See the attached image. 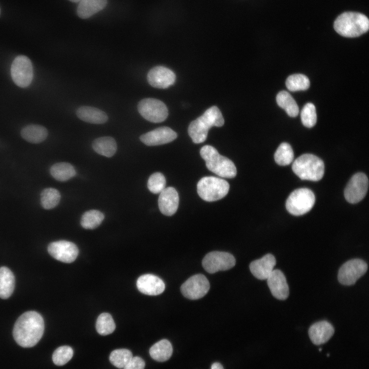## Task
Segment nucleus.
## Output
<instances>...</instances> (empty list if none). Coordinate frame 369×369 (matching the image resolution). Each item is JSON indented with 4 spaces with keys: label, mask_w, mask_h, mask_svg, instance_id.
<instances>
[{
    "label": "nucleus",
    "mask_w": 369,
    "mask_h": 369,
    "mask_svg": "<svg viewBox=\"0 0 369 369\" xmlns=\"http://www.w3.org/2000/svg\"><path fill=\"white\" fill-rule=\"evenodd\" d=\"M45 329L44 319L35 311H28L16 321L13 336L18 344L23 347L36 345L42 337Z\"/></svg>",
    "instance_id": "nucleus-1"
},
{
    "label": "nucleus",
    "mask_w": 369,
    "mask_h": 369,
    "mask_svg": "<svg viewBox=\"0 0 369 369\" xmlns=\"http://www.w3.org/2000/svg\"><path fill=\"white\" fill-rule=\"evenodd\" d=\"M224 123V118L220 110L216 106H212L190 123L188 133L194 143L200 144L206 140L211 127H221Z\"/></svg>",
    "instance_id": "nucleus-2"
},
{
    "label": "nucleus",
    "mask_w": 369,
    "mask_h": 369,
    "mask_svg": "<svg viewBox=\"0 0 369 369\" xmlns=\"http://www.w3.org/2000/svg\"><path fill=\"white\" fill-rule=\"evenodd\" d=\"M335 30L341 36L355 37L366 32L369 20L364 14L354 12H346L337 17L334 23Z\"/></svg>",
    "instance_id": "nucleus-3"
},
{
    "label": "nucleus",
    "mask_w": 369,
    "mask_h": 369,
    "mask_svg": "<svg viewBox=\"0 0 369 369\" xmlns=\"http://www.w3.org/2000/svg\"><path fill=\"white\" fill-rule=\"evenodd\" d=\"M201 157L206 161L207 168L219 176L231 178L236 175L234 163L227 157L221 155L213 147L206 145L200 150Z\"/></svg>",
    "instance_id": "nucleus-4"
},
{
    "label": "nucleus",
    "mask_w": 369,
    "mask_h": 369,
    "mask_svg": "<svg viewBox=\"0 0 369 369\" xmlns=\"http://www.w3.org/2000/svg\"><path fill=\"white\" fill-rule=\"evenodd\" d=\"M292 168L294 173L302 180H320L324 172L323 161L312 154H304L298 157Z\"/></svg>",
    "instance_id": "nucleus-5"
},
{
    "label": "nucleus",
    "mask_w": 369,
    "mask_h": 369,
    "mask_svg": "<svg viewBox=\"0 0 369 369\" xmlns=\"http://www.w3.org/2000/svg\"><path fill=\"white\" fill-rule=\"evenodd\" d=\"M229 183L225 180L214 176L202 177L197 185V193L207 201H214L223 198L228 193Z\"/></svg>",
    "instance_id": "nucleus-6"
},
{
    "label": "nucleus",
    "mask_w": 369,
    "mask_h": 369,
    "mask_svg": "<svg viewBox=\"0 0 369 369\" xmlns=\"http://www.w3.org/2000/svg\"><path fill=\"white\" fill-rule=\"evenodd\" d=\"M315 202L314 193L308 188H300L293 191L286 201L288 211L295 216L303 215L310 211Z\"/></svg>",
    "instance_id": "nucleus-7"
},
{
    "label": "nucleus",
    "mask_w": 369,
    "mask_h": 369,
    "mask_svg": "<svg viewBox=\"0 0 369 369\" xmlns=\"http://www.w3.org/2000/svg\"><path fill=\"white\" fill-rule=\"evenodd\" d=\"M137 109L140 115L149 121L158 123L167 118L168 110L166 105L161 100L153 98L141 99Z\"/></svg>",
    "instance_id": "nucleus-8"
},
{
    "label": "nucleus",
    "mask_w": 369,
    "mask_h": 369,
    "mask_svg": "<svg viewBox=\"0 0 369 369\" xmlns=\"http://www.w3.org/2000/svg\"><path fill=\"white\" fill-rule=\"evenodd\" d=\"M11 74L14 83L19 87L30 85L33 77V70L30 59L25 55L15 58L11 67Z\"/></svg>",
    "instance_id": "nucleus-9"
},
{
    "label": "nucleus",
    "mask_w": 369,
    "mask_h": 369,
    "mask_svg": "<svg viewBox=\"0 0 369 369\" xmlns=\"http://www.w3.org/2000/svg\"><path fill=\"white\" fill-rule=\"evenodd\" d=\"M367 264L362 259H353L345 262L338 273L339 282L344 285H351L367 271Z\"/></svg>",
    "instance_id": "nucleus-10"
},
{
    "label": "nucleus",
    "mask_w": 369,
    "mask_h": 369,
    "mask_svg": "<svg viewBox=\"0 0 369 369\" xmlns=\"http://www.w3.org/2000/svg\"><path fill=\"white\" fill-rule=\"evenodd\" d=\"M236 263L234 257L225 252L213 251L208 253L202 261L204 269L209 273L232 268Z\"/></svg>",
    "instance_id": "nucleus-11"
},
{
    "label": "nucleus",
    "mask_w": 369,
    "mask_h": 369,
    "mask_svg": "<svg viewBox=\"0 0 369 369\" xmlns=\"http://www.w3.org/2000/svg\"><path fill=\"white\" fill-rule=\"evenodd\" d=\"M368 187V180L363 173L354 174L350 179L344 190L345 199L351 203L360 201L366 195Z\"/></svg>",
    "instance_id": "nucleus-12"
},
{
    "label": "nucleus",
    "mask_w": 369,
    "mask_h": 369,
    "mask_svg": "<svg viewBox=\"0 0 369 369\" xmlns=\"http://www.w3.org/2000/svg\"><path fill=\"white\" fill-rule=\"evenodd\" d=\"M210 289V283L202 274H196L188 279L181 286L182 294L187 298L195 300L203 297Z\"/></svg>",
    "instance_id": "nucleus-13"
},
{
    "label": "nucleus",
    "mask_w": 369,
    "mask_h": 369,
    "mask_svg": "<svg viewBox=\"0 0 369 369\" xmlns=\"http://www.w3.org/2000/svg\"><path fill=\"white\" fill-rule=\"evenodd\" d=\"M48 251L54 258L65 263L73 262L78 255V249L76 244L67 240L50 243L48 247Z\"/></svg>",
    "instance_id": "nucleus-14"
},
{
    "label": "nucleus",
    "mask_w": 369,
    "mask_h": 369,
    "mask_svg": "<svg viewBox=\"0 0 369 369\" xmlns=\"http://www.w3.org/2000/svg\"><path fill=\"white\" fill-rule=\"evenodd\" d=\"M176 79L175 73L163 66H156L151 69L147 75L149 84L154 88L165 89L172 85Z\"/></svg>",
    "instance_id": "nucleus-15"
},
{
    "label": "nucleus",
    "mask_w": 369,
    "mask_h": 369,
    "mask_svg": "<svg viewBox=\"0 0 369 369\" xmlns=\"http://www.w3.org/2000/svg\"><path fill=\"white\" fill-rule=\"evenodd\" d=\"M176 137L177 134L172 129L162 127L141 135L140 139L146 145L153 146L170 142Z\"/></svg>",
    "instance_id": "nucleus-16"
},
{
    "label": "nucleus",
    "mask_w": 369,
    "mask_h": 369,
    "mask_svg": "<svg viewBox=\"0 0 369 369\" xmlns=\"http://www.w3.org/2000/svg\"><path fill=\"white\" fill-rule=\"evenodd\" d=\"M267 284L273 296L277 299L285 300L289 295L286 278L279 270H274L268 278Z\"/></svg>",
    "instance_id": "nucleus-17"
},
{
    "label": "nucleus",
    "mask_w": 369,
    "mask_h": 369,
    "mask_svg": "<svg viewBox=\"0 0 369 369\" xmlns=\"http://www.w3.org/2000/svg\"><path fill=\"white\" fill-rule=\"evenodd\" d=\"M136 285L141 293L150 296L159 295L165 289L163 280L158 276L150 274L140 276L137 280Z\"/></svg>",
    "instance_id": "nucleus-18"
},
{
    "label": "nucleus",
    "mask_w": 369,
    "mask_h": 369,
    "mask_svg": "<svg viewBox=\"0 0 369 369\" xmlns=\"http://www.w3.org/2000/svg\"><path fill=\"white\" fill-rule=\"evenodd\" d=\"M160 212L165 215L172 216L177 211L179 204V196L173 187L165 188L159 194L158 200Z\"/></svg>",
    "instance_id": "nucleus-19"
},
{
    "label": "nucleus",
    "mask_w": 369,
    "mask_h": 369,
    "mask_svg": "<svg viewBox=\"0 0 369 369\" xmlns=\"http://www.w3.org/2000/svg\"><path fill=\"white\" fill-rule=\"evenodd\" d=\"M276 260L271 254H267L262 258L252 261L250 264L251 272L256 278L267 279L276 265Z\"/></svg>",
    "instance_id": "nucleus-20"
},
{
    "label": "nucleus",
    "mask_w": 369,
    "mask_h": 369,
    "mask_svg": "<svg viewBox=\"0 0 369 369\" xmlns=\"http://www.w3.org/2000/svg\"><path fill=\"white\" fill-rule=\"evenodd\" d=\"M334 329L327 321H318L312 324L309 330V335L312 342L319 345L327 342L333 335Z\"/></svg>",
    "instance_id": "nucleus-21"
},
{
    "label": "nucleus",
    "mask_w": 369,
    "mask_h": 369,
    "mask_svg": "<svg viewBox=\"0 0 369 369\" xmlns=\"http://www.w3.org/2000/svg\"><path fill=\"white\" fill-rule=\"evenodd\" d=\"M77 117L81 120L89 123L101 124L108 119L107 115L102 110L90 106H82L76 111Z\"/></svg>",
    "instance_id": "nucleus-22"
},
{
    "label": "nucleus",
    "mask_w": 369,
    "mask_h": 369,
    "mask_svg": "<svg viewBox=\"0 0 369 369\" xmlns=\"http://www.w3.org/2000/svg\"><path fill=\"white\" fill-rule=\"evenodd\" d=\"M107 0H81L78 5L77 13L82 19L88 18L104 9Z\"/></svg>",
    "instance_id": "nucleus-23"
},
{
    "label": "nucleus",
    "mask_w": 369,
    "mask_h": 369,
    "mask_svg": "<svg viewBox=\"0 0 369 369\" xmlns=\"http://www.w3.org/2000/svg\"><path fill=\"white\" fill-rule=\"evenodd\" d=\"M15 277L12 272L6 266L0 268V298H8L13 292Z\"/></svg>",
    "instance_id": "nucleus-24"
},
{
    "label": "nucleus",
    "mask_w": 369,
    "mask_h": 369,
    "mask_svg": "<svg viewBox=\"0 0 369 369\" xmlns=\"http://www.w3.org/2000/svg\"><path fill=\"white\" fill-rule=\"evenodd\" d=\"M173 352L172 346L167 339L161 340L153 345L149 350L150 356L155 360L164 362L170 359Z\"/></svg>",
    "instance_id": "nucleus-25"
},
{
    "label": "nucleus",
    "mask_w": 369,
    "mask_h": 369,
    "mask_svg": "<svg viewBox=\"0 0 369 369\" xmlns=\"http://www.w3.org/2000/svg\"><path fill=\"white\" fill-rule=\"evenodd\" d=\"M22 137L28 142L38 144L44 141L48 136L46 128L38 125H30L21 131Z\"/></svg>",
    "instance_id": "nucleus-26"
},
{
    "label": "nucleus",
    "mask_w": 369,
    "mask_h": 369,
    "mask_svg": "<svg viewBox=\"0 0 369 369\" xmlns=\"http://www.w3.org/2000/svg\"><path fill=\"white\" fill-rule=\"evenodd\" d=\"M94 150L98 154L107 157L113 156L117 150L115 139L110 136L101 137L95 139L92 144Z\"/></svg>",
    "instance_id": "nucleus-27"
},
{
    "label": "nucleus",
    "mask_w": 369,
    "mask_h": 369,
    "mask_svg": "<svg viewBox=\"0 0 369 369\" xmlns=\"http://www.w3.org/2000/svg\"><path fill=\"white\" fill-rule=\"evenodd\" d=\"M278 105L283 109L288 115L294 117L299 113L298 106L291 94L286 91L279 92L276 96Z\"/></svg>",
    "instance_id": "nucleus-28"
},
{
    "label": "nucleus",
    "mask_w": 369,
    "mask_h": 369,
    "mask_svg": "<svg viewBox=\"0 0 369 369\" xmlns=\"http://www.w3.org/2000/svg\"><path fill=\"white\" fill-rule=\"evenodd\" d=\"M50 173L56 180L65 181L73 177L76 175V171L69 163L59 162L51 167Z\"/></svg>",
    "instance_id": "nucleus-29"
},
{
    "label": "nucleus",
    "mask_w": 369,
    "mask_h": 369,
    "mask_svg": "<svg viewBox=\"0 0 369 369\" xmlns=\"http://www.w3.org/2000/svg\"><path fill=\"white\" fill-rule=\"evenodd\" d=\"M104 215L99 211L91 210L82 216L80 224L86 229H94L98 227L104 219Z\"/></svg>",
    "instance_id": "nucleus-30"
},
{
    "label": "nucleus",
    "mask_w": 369,
    "mask_h": 369,
    "mask_svg": "<svg viewBox=\"0 0 369 369\" xmlns=\"http://www.w3.org/2000/svg\"><path fill=\"white\" fill-rule=\"evenodd\" d=\"M274 159L280 166L290 165L294 159V152L291 146L286 142L281 143L274 154Z\"/></svg>",
    "instance_id": "nucleus-31"
},
{
    "label": "nucleus",
    "mask_w": 369,
    "mask_h": 369,
    "mask_svg": "<svg viewBox=\"0 0 369 369\" xmlns=\"http://www.w3.org/2000/svg\"><path fill=\"white\" fill-rule=\"evenodd\" d=\"M96 329L101 335L105 336L112 333L115 329V324L112 316L108 313L101 314L97 319Z\"/></svg>",
    "instance_id": "nucleus-32"
},
{
    "label": "nucleus",
    "mask_w": 369,
    "mask_h": 369,
    "mask_svg": "<svg viewBox=\"0 0 369 369\" xmlns=\"http://www.w3.org/2000/svg\"><path fill=\"white\" fill-rule=\"evenodd\" d=\"M286 88L291 91L307 90L310 85L308 77L301 74H295L289 76L286 80Z\"/></svg>",
    "instance_id": "nucleus-33"
},
{
    "label": "nucleus",
    "mask_w": 369,
    "mask_h": 369,
    "mask_svg": "<svg viewBox=\"0 0 369 369\" xmlns=\"http://www.w3.org/2000/svg\"><path fill=\"white\" fill-rule=\"evenodd\" d=\"M60 199L59 192L54 188H46L41 193V204L47 210L55 208Z\"/></svg>",
    "instance_id": "nucleus-34"
},
{
    "label": "nucleus",
    "mask_w": 369,
    "mask_h": 369,
    "mask_svg": "<svg viewBox=\"0 0 369 369\" xmlns=\"http://www.w3.org/2000/svg\"><path fill=\"white\" fill-rule=\"evenodd\" d=\"M133 357L131 352L125 348L113 351L109 356L110 362L115 367L123 368Z\"/></svg>",
    "instance_id": "nucleus-35"
},
{
    "label": "nucleus",
    "mask_w": 369,
    "mask_h": 369,
    "mask_svg": "<svg viewBox=\"0 0 369 369\" xmlns=\"http://www.w3.org/2000/svg\"><path fill=\"white\" fill-rule=\"evenodd\" d=\"M73 356V349L69 346L64 345L54 351L52 355V360L55 365L61 366L70 361Z\"/></svg>",
    "instance_id": "nucleus-36"
},
{
    "label": "nucleus",
    "mask_w": 369,
    "mask_h": 369,
    "mask_svg": "<svg viewBox=\"0 0 369 369\" xmlns=\"http://www.w3.org/2000/svg\"><path fill=\"white\" fill-rule=\"evenodd\" d=\"M300 116L301 122L304 126L308 128L314 126L317 121L315 106L312 103L305 104L301 110Z\"/></svg>",
    "instance_id": "nucleus-37"
},
{
    "label": "nucleus",
    "mask_w": 369,
    "mask_h": 369,
    "mask_svg": "<svg viewBox=\"0 0 369 369\" xmlns=\"http://www.w3.org/2000/svg\"><path fill=\"white\" fill-rule=\"evenodd\" d=\"M166 183L164 175L160 172H156L149 177L147 186L151 192L158 194L165 188Z\"/></svg>",
    "instance_id": "nucleus-38"
},
{
    "label": "nucleus",
    "mask_w": 369,
    "mask_h": 369,
    "mask_svg": "<svg viewBox=\"0 0 369 369\" xmlns=\"http://www.w3.org/2000/svg\"><path fill=\"white\" fill-rule=\"evenodd\" d=\"M145 362L138 356L133 357L123 369H144Z\"/></svg>",
    "instance_id": "nucleus-39"
},
{
    "label": "nucleus",
    "mask_w": 369,
    "mask_h": 369,
    "mask_svg": "<svg viewBox=\"0 0 369 369\" xmlns=\"http://www.w3.org/2000/svg\"><path fill=\"white\" fill-rule=\"evenodd\" d=\"M211 369H224L222 365L218 362L214 363L211 366Z\"/></svg>",
    "instance_id": "nucleus-40"
},
{
    "label": "nucleus",
    "mask_w": 369,
    "mask_h": 369,
    "mask_svg": "<svg viewBox=\"0 0 369 369\" xmlns=\"http://www.w3.org/2000/svg\"><path fill=\"white\" fill-rule=\"evenodd\" d=\"M72 2L77 3L80 2L81 0H69Z\"/></svg>",
    "instance_id": "nucleus-41"
},
{
    "label": "nucleus",
    "mask_w": 369,
    "mask_h": 369,
    "mask_svg": "<svg viewBox=\"0 0 369 369\" xmlns=\"http://www.w3.org/2000/svg\"><path fill=\"white\" fill-rule=\"evenodd\" d=\"M0 12H1V10H0Z\"/></svg>",
    "instance_id": "nucleus-42"
}]
</instances>
